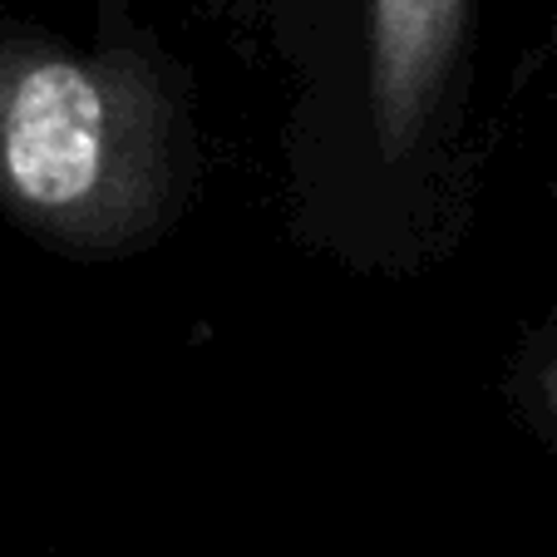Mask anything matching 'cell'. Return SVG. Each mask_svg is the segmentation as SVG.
I'll use <instances>...</instances> for the list:
<instances>
[{
  "mask_svg": "<svg viewBox=\"0 0 557 557\" xmlns=\"http://www.w3.org/2000/svg\"><path fill=\"white\" fill-rule=\"evenodd\" d=\"M104 95L95 74L70 60H45L21 74L5 109L0 163L35 208H74L104 173Z\"/></svg>",
  "mask_w": 557,
  "mask_h": 557,
  "instance_id": "cell-1",
  "label": "cell"
},
{
  "mask_svg": "<svg viewBox=\"0 0 557 557\" xmlns=\"http://www.w3.org/2000/svg\"><path fill=\"white\" fill-rule=\"evenodd\" d=\"M463 0H370V99L385 153L414 144L449 70Z\"/></svg>",
  "mask_w": 557,
  "mask_h": 557,
  "instance_id": "cell-2",
  "label": "cell"
}]
</instances>
